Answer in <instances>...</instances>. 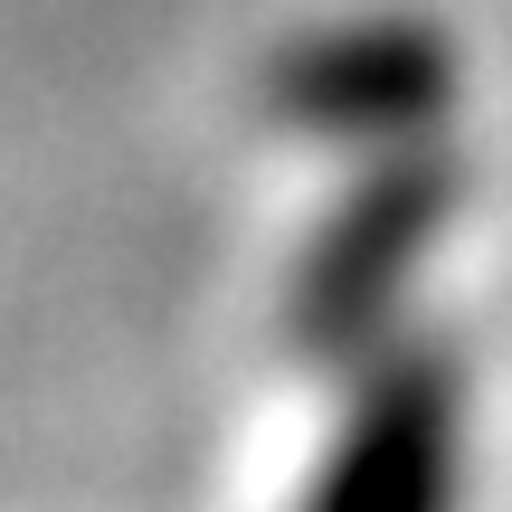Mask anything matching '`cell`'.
<instances>
[{
	"instance_id": "6da1fadb",
	"label": "cell",
	"mask_w": 512,
	"mask_h": 512,
	"mask_svg": "<svg viewBox=\"0 0 512 512\" xmlns=\"http://www.w3.org/2000/svg\"><path fill=\"white\" fill-rule=\"evenodd\" d=\"M456 427H465V380H446L437 351L389 361L332 446L313 512H446L456 503Z\"/></svg>"
},
{
	"instance_id": "7a4b0ae2",
	"label": "cell",
	"mask_w": 512,
	"mask_h": 512,
	"mask_svg": "<svg viewBox=\"0 0 512 512\" xmlns=\"http://www.w3.org/2000/svg\"><path fill=\"white\" fill-rule=\"evenodd\" d=\"M446 190H456V181H446L437 162H389L380 181L342 209V228L313 247L304 285H294V323H304L313 342H361V332L389 313L399 275L427 256Z\"/></svg>"
},
{
	"instance_id": "3957f363",
	"label": "cell",
	"mask_w": 512,
	"mask_h": 512,
	"mask_svg": "<svg viewBox=\"0 0 512 512\" xmlns=\"http://www.w3.org/2000/svg\"><path fill=\"white\" fill-rule=\"evenodd\" d=\"M437 95H446V67H437V48H427L418 29H342V38H323V48H304L294 76H285V105L304 114V124L380 133V143L408 133Z\"/></svg>"
}]
</instances>
